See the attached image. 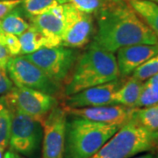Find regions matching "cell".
Masks as SVG:
<instances>
[{
	"label": "cell",
	"instance_id": "31",
	"mask_svg": "<svg viewBox=\"0 0 158 158\" xmlns=\"http://www.w3.org/2000/svg\"><path fill=\"white\" fill-rule=\"evenodd\" d=\"M5 152H6V148L0 147V158H4Z\"/></svg>",
	"mask_w": 158,
	"mask_h": 158
},
{
	"label": "cell",
	"instance_id": "29",
	"mask_svg": "<svg viewBox=\"0 0 158 158\" xmlns=\"http://www.w3.org/2000/svg\"><path fill=\"white\" fill-rule=\"evenodd\" d=\"M4 158H27L25 156H23L21 155L18 154L17 152L11 150V149H8L7 151L5 152V155H4Z\"/></svg>",
	"mask_w": 158,
	"mask_h": 158
},
{
	"label": "cell",
	"instance_id": "17",
	"mask_svg": "<svg viewBox=\"0 0 158 158\" xmlns=\"http://www.w3.org/2000/svg\"><path fill=\"white\" fill-rule=\"evenodd\" d=\"M158 40V4L148 0H126Z\"/></svg>",
	"mask_w": 158,
	"mask_h": 158
},
{
	"label": "cell",
	"instance_id": "32",
	"mask_svg": "<svg viewBox=\"0 0 158 158\" xmlns=\"http://www.w3.org/2000/svg\"><path fill=\"white\" fill-rule=\"evenodd\" d=\"M148 1H151V2H154V3H156V4H158V0H148Z\"/></svg>",
	"mask_w": 158,
	"mask_h": 158
},
{
	"label": "cell",
	"instance_id": "13",
	"mask_svg": "<svg viewBox=\"0 0 158 158\" xmlns=\"http://www.w3.org/2000/svg\"><path fill=\"white\" fill-rule=\"evenodd\" d=\"M116 61L120 77H130L136 69L158 54V44H135L118 48Z\"/></svg>",
	"mask_w": 158,
	"mask_h": 158
},
{
	"label": "cell",
	"instance_id": "2",
	"mask_svg": "<svg viewBox=\"0 0 158 158\" xmlns=\"http://www.w3.org/2000/svg\"><path fill=\"white\" fill-rule=\"evenodd\" d=\"M119 77L114 53L89 44L80 54L72 73L63 85L62 96H69Z\"/></svg>",
	"mask_w": 158,
	"mask_h": 158
},
{
	"label": "cell",
	"instance_id": "23",
	"mask_svg": "<svg viewBox=\"0 0 158 158\" xmlns=\"http://www.w3.org/2000/svg\"><path fill=\"white\" fill-rule=\"evenodd\" d=\"M156 74H158V54L141 64L130 77L141 82H145Z\"/></svg>",
	"mask_w": 158,
	"mask_h": 158
},
{
	"label": "cell",
	"instance_id": "15",
	"mask_svg": "<svg viewBox=\"0 0 158 158\" xmlns=\"http://www.w3.org/2000/svg\"><path fill=\"white\" fill-rule=\"evenodd\" d=\"M19 40L20 42V56H27L42 48L61 45V40L47 36L33 26L19 35Z\"/></svg>",
	"mask_w": 158,
	"mask_h": 158
},
{
	"label": "cell",
	"instance_id": "28",
	"mask_svg": "<svg viewBox=\"0 0 158 158\" xmlns=\"http://www.w3.org/2000/svg\"><path fill=\"white\" fill-rule=\"evenodd\" d=\"M21 0H0V19L16 8Z\"/></svg>",
	"mask_w": 158,
	"mask_h": 158
},
{
	"label": "cell",
	"instance_id": "33",
	"mask_svg": "<svg viewBox=\"0 0 158 158\" xmlns=\"http://www.w3.org/2000/svg\"><path fill=\"white\" fill-rule=\"evenodd\" d=\"M155 158H158V151L156 153V156H155Z\"/></svg>",
	"mask_w": 158,
	"mask_h": 158
},
{
	"label": "cell",
	"instance_id": "21",
	"mask_svg": "<svg viewBox=\"0 0 158 158\" xmlns=\"http://www.w3.org/2000/svg\"><path fill=\"white\" fill-rule=\"evenodd\" d=\"M133 117L145 128L158 132V104L146 107L135 108Z\"/></svg>",
	"mask_w": 158,
	"mask_h": 158
},
{
	"label": "cell",
	"instance_id": "10",
	"mask_svg": "<svg viewBox=\"0 0 158 158\" xmlns=\"http://www.w3.org/2000/svg\"><path fill=\"white\" fill-rule=\"evenodd\" d=\"M67 115L65 108L58 105L43 120L41 158H63Z\"/></svg>",
	"mask_w": 158,
	"mask_h": 158
},
{
	"label": "cell",
	"instance_id": "4",
	"mask_svg": "<svg viewBox=\"0 0 158 158\" xmlns=\"http://www.w3.org/2000/svg\"><path fill=\"white\" fill-rule=\"evenodd\" d=\"M158 151V132L145 128L132 118L90 158H133Z\"/></svg>",
	"mask_w": 158,
	"mask_h": 158
},
{
	"label": "cell",
	"instance_id": "9",
	"mask_svg": "<svg viewBox=\"0 0 158 158\" xmlns=\"http://www.w3.org/2000/svg\"><path fill=\"white\" fill-rule=\"evenodd\" d=\"M64 29L61 45L80 49L90 44L95 34V18L92 14L79 11L73 5L63 4Z\"/></svg>",
	"mask_w": 158,
	"mask_h": 158
},
{
	"label": "cell",
	"instance_id": "26",
	"mask_svg": "<svg viewBox=\"0 0 158 158\" xmlns=\"http://www.w3.org/2000/svg\"><path fill=\"white\" fill-rule=\"evenodd\" d=\"M14 87L6 69L0 67V96H5Z\"/></svg>",
	"mask_w": 158,
	"mask_h": 158
},
{
	"label": "cell",
	"instance_id": "7",
	"mask_svg": "<svg viewBox=\"0 0 158 158\" xmlns=\"http://www.w3.org/2000/svg\"><path fill=\"white\" fill-rule=\"evenodd\" d=\"M11 112L10 149L27 158H37L43 137L42 125L26 114L12 110Z\"/></svg>",
	"mask_w": 158,
	"mask_h": 158
},
{
	"label": "cell",
	"instance_id": "14",
	"mask_svg": "<svg viewBox=\"0 0 158 158\" xmlns=\"http://www.w3.org/2000/svg\"><path fill=\"white\" fill-rule=\"evenodd\" d=\"M34 27L48 37L61 40L64 29V12L62 5L54 6L44 12L28 18Z\"/></svg>",
	"mask_w": 158,
	"mask_h": 158
},
{
	"label": "cell",
	"instance_id": "12",
	"mask_svg": "<svg viewBox=\"0 0 158 158\" xmlns=\"http://www.w3.org/2000/svg\"><path fill=\"white\" fill-rule=\"evenodd\" d=\"M65 110L70 115L121 127L131 119L135 108L122 105H106L91 107L65 108Z\"/></svg>",
	"mask_w": 158,
	"mask_h": 158
},
{
	"label": "cell",
	"instance_id": "6",
	"mask_svg": "<svg viewBox=\"0 0 158 158\" xmlns=\"http://www.w3.org/2000/svg\"><path fill=\"white\" fill-rule=\"evenodd\" d=\"M6 71L14 86L39 90L51 96L62 95V86L49 78L39 67L23 56L11 57Z\"/></svg>",
	"mask_w": 158,
	"mask_h": 158
},
{
	"label": "cell",
	"instance_id": "16",
	"mask_svg": "<svg viewBox=\"0 0 158 158\" xmlns=\"http://www.w3.org/2000/svg\"><path fill=\"white\" fill-rule=\"evenodd\" d=\"M144 82L139 81L132 77L125 79L122 85L116 90L112 98V105H122L134 107L138 101Z\"/></svg>",
	"mask_w": 158,
	"mask_h": 158
},
{
	"label": "cell",
	"instance_id": "19",
	"mask_svg": "<svg viewBox=\"0 0 158 158\" xmlns=\"http://www.w3.org/2000/svg\"><path fill=\"white\" fill-rule=\"evenodd\" d=\"M67 3L68 0H21L18 8L28 19V18L44 12L54 6Z\"/></svg>",
	"mask_w": 158,
	"mask_h": 158
},
{
	"label": "cell",
	"instance_id": "5",
	"mask_svg": "<svg viewBox=\"0 0 158 158\" xmlns=\"http://www.w3.org/2000/svg\"><path fill=\"white\" fill-rule=\"evenodd\" d=\"M80 54L79 49L60 45L42 48L23 56L39 67L49 78L63 88L73 71Z\"/></svg>",
	"mask_w": 158,
	"mask_h": 158
},
{
	"label": "cell",
	"instance_id": "25",
	"mask_svg": "<svg viewBox=\"0 0 158 158\" xmlns=\"http://www.w3.org/2000/svg\"><path fill=\"white\" fill-rule=\"evenodd\" d=\"M4 40L11 57L20 56V42L18 36L4 33Z\"/></svg>",
	"mask_w": 158,
	"mask_h": 158
},
{
	"label": "cell",
	"instance_id": "18",
	"mask_svg": "<svg viewBox=\"0 0 158 158\" xmlns=\"http://www.w3.org/2000/svg\"><path fill=\"white\" fill-rule=\"evenodd\" d=\"M30 27L31 24L28 19L23 15L18 6L0 19V29L4 33L13 34L18 37Z\"/></svg>",
	"mask_w": 158,
	"mask_h": 158
},
{
	"label": "cell",
	"instance_id": "30",
	"mask_svg": "<svg viewBox=\"0 0 158 158\" xmlns=\"http://www.w3.org/2000/svg\"><path fill=\"white\" fill-rule=\"evenodd\" d=\"M156 156V153L153 152H147L145 154H141V155H138L135 157L133 158H155Z\"/></svg>",
	"mask_w": 158,
	"mask_h": 158
},
{
	"label": "cell",
	"instance_id": "24",
	"mask_svg": "<svg viewBox=\"0 0 158 158\" xmlns=\"http://www.w3.org/2000/svg\"><path fill=\"white\" fill-rule=\"evenodd\" d=\"M106 2L107 0H68V3L73 5L79 11L92 14L93 16Z\"/></svg>",
	"mask_w": 158,
	"mask_h": 158
},
{
	"label": "cell",
	"instance_id": "20",
	"mask_svg": "<svg viewBox=\"0 0 158 158\" xmlns=\"http://www.w3.org/2000/svg\"><path fill=\"white\" fill-rule=\"evenodd\" d=\"M12 112L6 97L0 96V147L7 148L11 134Z\"/></svg>",
	"mask_w": 158,
	"mask_h": 158
},
{
	"label": "cell",
	"instance_id": "1",
	"mask_svg": "<svg viewBox=\"0 0 158 158\" xmlns=\"http://www.w3.org/2000/svg\"><path fill=\"white\" fill-rule=\"evenodd\" d=\"M95 34L90 44L116 53L135 44H158L152 31L126 0H107L94 15Z\"/></svg>",
	"mask_w": 158,
	"mask_h": 158
},
{
	"label": "cell",
	"instance_id": "3",
	"mask_svg": "<svg viewBox=\"0 0 158 158\" xmlns=\"http://www.w3.org/2000/svg\"><path fill=\"white\" fill-rule=\"evenodd\" d=\"M119 128L68 114L63 158L91 157Z\"/></svg>",
	"mask_w": 158,
	"mask_h": 158
},
{
	"label": "cell",
	"instance_id": "11",
	"mask_svg": "<svg viewBox=\"0 0 158 158\" xmlns=\"http://www.w3.org/2000/svg\"><path fill=\"white\" fill-rule=\"evenodd\" d=\"M125 79L119 77L65 97L62 106L64 108H84L112 105L113 94L122 85Z\"/></svg>",
	"mask_w": 158,
	"mask_h": 158
},
{
	"label": "cell",
	"instance_id": "22",
	"mask_svg": "<svg viewBox=\"0 0 158 158\" xmlns=\"http://www.w3.org/2000/svg\"><path fill=\"white\" fill-rule=\"evenodd\" d=\"M158 104V74L144 82L140 98L135 108L146 107Z\"/></svg>",
	"mask_w": 158,
	"mask_h": 158
},
{
	"label": "cell",
	"instance_id": "8",
	"mask_svg": "<svg viewBox=\"0 0 158 158\" xmlns=\"http://www.w3.org/2000/svg\"><path fill=\"white\" fill-rule=\"evenodd\" d=\"M5 97L12 111L26 114L41 124L51 110L59 105L57 97L17 86H14Z\"/></svg>",
	"mask_w": 158,
	"mask_h": 158
},
{
	"label": "cell",
	"instance_id": "27",
	"mask_svg": "<svg viewBox=\"0 0 158 158\" xmlns=\"http://www.w3.org/2000/svg\"><path fill=\"white\" fill-rule=\"evenodd\" d=\"M11 57V55L5 43L4 32L0 29V67L6 69V65Z\"/></svg>",
	"mask_w": 158,
	"mask_h": 158
}]
</instances>
